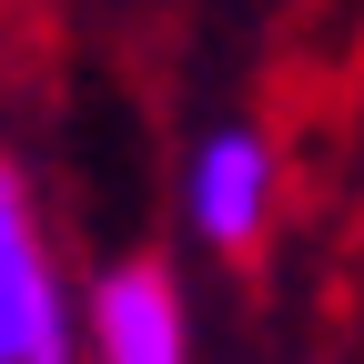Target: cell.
<instances>
[{
	"mask_svg": "<svg viewBox=\"0 0 364 364\" xmlns=\"http://www.w3.org/2000/svg\"><path fill=\"white\" fill-rule=\"evenodd\" d=\"M0 364H81V284L11 152H0Z\"/></svg>",
	"mask_w": 364,
	"mask_h": 364,
	"instance_id": "6da1fadb",
	"label": "cell"
},
{
	"mask_svg": "<svg viewBox=\"0 0 364 364\" xmlns=\"http://www.w3.org/2000/svg\"><path fill=\"white\" fill-rule=\"evenodd\" d=\"M273 203H284V152H273V132L253 122H213L193 152H182V223H193L203 253H253L273 233Z\"/></svg>",
	"mask_w": 364,
	"mask_h": 364,
	"instance_id": "7a4b0ae2",
	"label": "cell"
},
{
	"mask_svg": "<svg viewBox=\"0 0 364 364\" xmlns=\"http://www.w3.org/2000/svg\"><path fill=\"white\" fill-rule=\"evenodd\" d=\"M81 364H193V304L172 263L122 253L81 284Z\"/></svg>",
	"mask_w": 364,
	"mask_h": 364,
	"instance_id": "3957f363",
	"label": "cell"
}]
</instances>
